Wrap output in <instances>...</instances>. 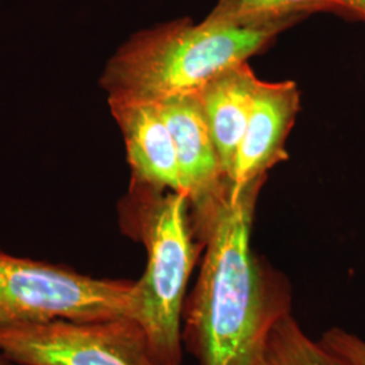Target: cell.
Listing matches in <instances>:
<instances>
[{
    "mask_svg": "<svg viewBox=\"0 0 365 365\" xmlns=\"http://www.w3.org/2000/svg\"><path fill=\"white\" fill-rule=\"evenodd\" d=\"M265 178L230 184L190 206L203 244L195 286L184 302V351L199 365H264L271 330L292 314L287 277L252 250L255 210Z\"/></svg>",
    "mask_w": 365,
    "mask_h": 365,
    "instance_id": "cell-1",
    "label": "cell"
},
{
    "mask_svg": "<svg viewBox=\"0 0 365 365\" xmlns=\"http://www.w3.org/2000/svg\"><path fill=\"white\" fill-rule=\"evenodd\" d=\"M123 235L141 242L146 268L135 280L130 318L143 327L157 365H182L187 286L203 244L196 238L188 197L130 182L118 205Z\"/></svg>",
    "mask_w": 365,
    "mask_h": 365,
    "instance_id": "cell-2",
    "label": "cell"
},
{
    "mask_svg": "<svg viewBox=\"0 0 365 365\" xmlns=\"http://www.w3.org/2000/svg\"><path fill=\"white\" fill-rule=\"evenodd\" d=\"M297 22L217 27L179 18L148 27L114 53L101 86L108 98L144 102L194 93L223 69L248 61Z\"/></svg>",
    "mask_w": 365,
    "mask_h": 365,
    "instance_id": "cell-3",
    "label": "cell"
},
{
    "mask_svg": "<svg viewBox=\"0 0 365 365\" xmlns=\"http://www.w3.org/2000/svg\"><path fill=\"white\" fill-rule=\"evenodd\" d=\"M134 284L0 249V327L130 317Z\"/></svg>",
    "mask_w": 365,
    "mask_h": 365,
    "instance_id": "cell-4",
    "label": "cell"
},
{
    "mask_svg": "<svg viewBox=\"0 0 365 365\" xmlns=\"http://www.w3.org/2000/svg\"><path fill=\"white\" fill-rule=\"evenodd\" d=\"M0 352L16 365H157L130 317L0 327Z\"/></svg>",
    "mask_w": 365,
    "mask_h": 365,
    "instance_id": "cell-5",
    "label": "cell"
},
{
    "mask_svg": "<svg viewBox=\"0 0 365 365\" xmlns=\"http://www.w3.org/2000/svg\"><path fill=\"white\" fill-rule=\"evenodd\" d=\"M299 108V90L294 81L260 80L230 175L233 185L265 178L276 164L287 160L286 141Z\"/></svg>",
    "mask_w": 365,
    "mask_h": 365,
    "instance_id": "cell-6",
    "label": "cell"
},
{
    "mask_svg": "<svg viewBox=\"0 0 365 365\" xmlns=\"http://www.w3.org/2000/svg\"><path fill=\"white\" fill-rule=\"evenodd\" d=\"M160 114L170 128L179 172L182 192L190 206L215 197L230 184L211 137L207 122L195 93L173 95L157 102Z\"/></svg>",
    "mask_w": 365,
    "mask_h": 365,
    "instance_id": "cell-7",
    "label": "cell"
},
{
    "mask_svg": "<svg viewBox=\"0 0 365 365\" xmlns=\"http://www.w3.org/2000/svg\"><path fill=\"white\" fill-rule=\"evenodd\" d=\"M108 106L125 140L130 182L182 192L175 143L156 105L144 101L108 98Z\"/></svg>",
    "mask_w": 365,
    "mask_h": 365,
    "instance_id": "cell-8",
    "label": "cell"
},
{
    "mask_svg": "<svg viewBox=\"0 0 365 365\" xmlns=\"http://www.w3.org/2000/svg\"><path fill=\"white\" fill-rule=\"evenodd\" d=\"M259 84L248 61H244L223 69L194 92L229 179Z\"/></svg>",
    "mask_w": 365,
    "mask_h": 365,
    "instance_id": "cell-9",
    "label": "cell"
},
{
    "mask_svg": "<svg viewBox=\"0 0 365 365\" xmlns=\"http://www.w3.org/2000/svg\"><path fill=\"white\" fill-rule=\"evenodd\" d=\"M314 13L336 14L351 19L344 0H217L202 22L217 27L256 26L300 21Z\"/></svg>",
    "mask_w": 365,
    "mask_h": 365,
    "instance_id": "cell-10",
    "label": "cell"
},
{
    "mask_svg": "<svg viewBox=\"0 0 365 365\" xmlns=\"http://www.w3.org/2000/svg\"><path fill=\"white\" fill-rule=\"evenodd\" d=\"M264 365H348L314 341L300 327L294 314L282 318L271 330Z\"/></svg>",
    "mask_w": 365,
    "mask_h": 365,
    "instance_id": "cell-11",
    "label": "cell"
},
{
    "mask_svg": "<svg viewBox=\"0 0 365 365\" xmlns=\"http://www.w3.org/2000/svg\"><path fill=\"white\" fill-rule=\"evenodd\" d=\"M319 342L348 365H365V341L341 327H331Z\"/></svg>",
    "mask_w": 365,
    "mask_h": 365,
    "instance_id": "cell-12",
    "label": "cell"
},
{
    "mask_svg": "<svg viewBox=\"0 0 365 365\" xmlns=\"http://www.w3.org/2000/svg\"><path fill=\"white\" fill-rule=\"evenodd\" d=\"M349 13L351 19L365 22V0H344Z\"/></svg>",
    "mask_w": 365,
    "mask_h": 365,
    "instance_id": "cell-13",
    "label": "cell"
},
{
    "mask_svg": "<svg viewBox=\"0 0 365 365\" xmlns=\"http://www.w3.org/2000/svg\"><path fill=\"white\" fill-rule=\"evenodd\" d=\"M0 365H16L10 359H7L3 353L0 352Z\"/></svg>",
    "mask_w": 365,
    "mask_h": 365,
    "instance_id": "cell-14",
    "label": "cell"
}]
</instances>
